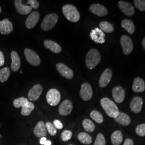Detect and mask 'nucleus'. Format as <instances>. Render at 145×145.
Returning a JSON list of instances; mask_svg holds the SVG:
<instances>
[{"instance_id":"obj_34","label":"nucleus","mask_w":145,"mask_h":145,"mask_svg":"<svg viewBox=\"0 0 145 145\" xmlns=\"http://www.w3.org/2000/svg\"><path fill=\"white\" fill-rule=\"evenodd\" d=\"M29 101H28L27 99L25 97H22L15 99L13 102V105L16 108L18 109L20 108H22Z\"/></svg>"},{"instance_id":"obj_10","label":"nucleus","mask_w":145,"mask_h":145,"mask_svg":"<svg viewBox=\"0 0 145 145\" xmlns=\"http://www.w3.org/2000/svg\"><path fill=\"white\" fill-rule=\"evenodd\" d=\"M90 36L93 42L97 44H103L105 42L104 33L98 27L91 30L90 33Z\"/></svg>"},{"instance_id":"obj_7","label":"nucleus","mask_w":145,"mask_h":145,"mask_svg":"<svg viewBox=\"0 0 145 145\" xmlns=\"http://www.w3.org/2000/svg\"><path fill=\"white\" fill-rule=\"evenodd\" d=\"M120 44L125 55H128L132 52L133 45L130 37L126 35L122 36L120 38Z\"/></svg>"},{"instance_id":"obj_11","label":"nucleus","mask_w":145,"mask_h":145,"mask_svg":"<svg viewBox=\"0 0 145 145\" xmlns=\"http://www.w3.org/2000/svg\"><path fill=\"white\" fill-rule=\"evenodd\" d=\"M73 105L72 102L69 100H64L60 104L59 108V114L63 116H66L71 114L72 112Z\"/></svg>"},{"instance_id":"obj_26","label":"nucleus","mask_w":145,"mask_h":145,"mask_svg":"<svg viewBox=\"0 0 145 145\" xmlns=\"http://www.w3.org/2000/svg\"><path fill=\"white\" fill-rule=\"evenodd\" d=\"M123 140V135L122 132L119 130L114 131L111 136V143L113 145H120Z\"/></svg>"},{"instance_id":"obj_6","label":"nucleus","mask_w":145,"mask_h":145,"mask_svg":"<svg viewBox=\"0 0 145 145\" xmlns=\"http://www.w3.org/2000/svg\"><path fill=\"white\" fill-rule=\"evenodd\" d=\"M24 52L26 60L31 65L38 66L40 64V59L36 52L29 48H25Z\"/></svg>"},{"instance_id":"obj_9","label":"nucleus","mask_w":145,"mask_h":145,"mask_svg":"<svg viewBox=\"0 0 145 145\" xmlns=\"http://www.w3.org/2000/svg\"><path fill=\"white\" fill-rule=\"evenodd\" d=\"M118 5L120 10L125 15L129 17L134 15L135 8L129 2H125L124 1H119Z\"/></svg>"},{"instance_id":"obj_46","label":"nucleus","mask_w":145,"mask_h":145,"mask_svg":"<svg viewBox=\"0 0 145 145\" xmlns=\"http://www.w3.org/2000/svg\"><path fill=\"white\" fill-rule=\"evenodd\" d=\"M51 144H52V143L50 140H47L46 142H45L44 145H51Z\"/></svg>"},{"instance_id":"obj_50","label":"nucleus","mask_w":145,"mask_h":145,"mask_svg":"<svg viewBox=\"0 0 145 145\" xmlns=\"http://www.w3.org/2000/svg\"></svg>"},{"instance_id":"obj_2","label":"nucleus","mask_w":145,"mask_h":145,"mask_svg":"<svg viewBox=\"0 0 145 145\" xmlns=\"http://www.w3.org/2000/svg\"><path fill=\"white\" fill-rule=\"evenodd\" d=\"M101 56L99 52L95 48L91 49L87 53L86 64L89 69H93L101 62Z\"/></svg>"},{"instance_id":"obj_4","label":"nucleus","mask_w":145,"mask_h":145,"mask_svg":"<svg viewBox=\"0 0 145 145\" xmlns=\"http://www.w3.org/2000/svg\"><path fill=\"white\" fill-rule=\"evenodd\" d=\"M58 21V16L55 13L46 16L41 23V28L45 31L51 30L56 25Z\"/></svg>"},{"instance_id":"obj_33","label":"nucleus","mask_w":145,"mask_h":145,"mask_svg":"<svg viewBox=\"0 0 145 145\" xmlns=\"http://www.w3.org/2000/svg\"><path fill=\"white\" fill-rule=\"evenodd\" d=\"M10 75V70L8 67L2 68L0 70V82L7 81Z\"/></svg>"},{"instance_id":"obj_31","label":"nucleus","mask_w":145,"mask_h":145,"mask_svg":"<svg viewBox=\"0 0 145 145\" xmlns=\"http://www.w3.org/2000/svg\"><path fill=\"white\" fill-rule=\"evenodd\" d=\"M100 29L106 33H111L114 31V27L113 25L108 22L103 21L99 24Z\"/></svg>"},{"instance_id":"obj_43","label":"nucleus","mask_w":145,"mask_h":145,"mask_svg":"<svg viewBox=\"0 0 145 145\" xmlns=\"http://www.w3.org/2000/svg\"><path fill=\"white\" fill-rule=\"evenodd\" d=\"M123 145H134V142L133 140L130 138L126 139L125 140L124 142Z\"/></svg>"},{"instance_id":"obj_15","label":"nucleus","mask_w":145,"mask_h":145,"mask_svg":"<svg viewBox=\"0 0 145 145\" xmlns=\"http://www.w3.org/2000/svg\"><path fill=\"white\" fill-rule=\"evenodd\" d=\"M89 10L93 14L99 17L105 16L108 13V11L104 6L97 3H94L90 5Z\"/></svg>"},{"instance_id":"obj_45","label":"nucleus","mask_w":145,"mask_h":145,"mask_svg":"<svg viewBox=\"0 0 145 145\" xmlns=\"http://www.w3.org/2000/svg\"><path fill=\"white\" fill-rule=\"evenodd\" d=\"M142 47H144V48L145 50V37L143 39V40L142 41Z\"/></svg>"},{"instance_id":"obj_12","label":"nucleus","mask_w":145,"mask_h":145,"mask_svg":"<svg viewBox=\"0 0 145 145\" xmlns=\"http://www.w3.org/2000/svg\"><path fill=\"white\" fill-rule=\"evenodd\" d=\"M43 88L40 84H37L30 89L28 93V98L31 101H36L42 95Z\"/></svg>"},{"instance_id":"obj_47","label":"nucleus","mask_w":145,"mask_h":145,"mask_svg":"<svg viewBox=\"0 0 145 145\" xmlns=\"http://www.w3.org/2000/svg\"><path fill=\"white\" fill-rule=\"evenodd\" d=\"M1 11H2V9H1V7H0V13L1 12Z\"/></svg>"},{"instance_id":"obj_30","label":"nucleus","mask_w":145,"mask_h":145,"mask_svg":"<svg viewBox=\"0 0 145 145\" xmlns=\"http://www.w3.org/2000/svg\"><path fill=\"white\" fill-rule=\"evenodd\" d=\"M82 126L84 130L89 133L93 132L95 129V125L90 119H84L82 122Z\"/></svg>"},{"instance_id":"obj_1","label":"nucleus","mask_w":145,"mask_h":145,"mask_svg":"<svg viewBox=\"0 0 145 145\" xmlns=\"http://www.w3.org/2000/svg\"><path fill=\"white\" fill-rule=\"evenodd\" d=\"M101 105L104 111L110 117L115 118L119 114V109L110 99L104 97L101 100Z\"/></svg>"},{"instance_id":"obj_17","label":"nucleus","mask_w":145,"mask_h":145,"mask_svg":"<svg viewBox=\"0 0 145 145\" xmlns=\"http://www.w3.org/2000/svg\"><path fill=\"white\" fill-rule=\"evenodd\" d=\"M143 105V100L140 97H135L130 103V107L131 111L135 114H139L141 112Z\"/></svg>"},{"instance_id":"obj_14","label":"nucleus","mask_w":145,"mask_h":145,"mask_svg":"<svg viewBox=\"0 0 145 145\" xmlns=\"http://www.w3.org/2000/svg\"><path fill=\"white\" fill-rule=\"evenodd\" d=\"M112 71L109 68L106 69L102 73L99 78V87L101 88L105 87L110 82L112 78Z\"/></svg>"},{"instance_id":"obj_38","label":"nucleus","mask_w":145,"mask_h":145,"mask_svg":"<svg viewBox=\"0 0 145 145\" xmlns=\"http://www.w3.org/2000/svg\"><path fill=\"white\" fill-rule=\"evenodd\" d=\"M136 134L140 137L145 136V124H141L135 127Z\"/></svg>"},{"instance_id":"obj_22","label":"nucleus","mask_w":145,"mask_h":145,"mask_svg":"<svg viewBox=\"0 0 145 145\" xmlns=\"http://www.w3.org/2000/svg\"><path fill=\"white\" fill-rule=\"evenodd\" d=\"M11 58L12 62L11 64V69L12 71L16 72L21 67V59L17 52L13 51L11 53Z\"/></svg>"},{"instance_id":"obj_18","label":"nucleus","mask_w":145,"mask_h":145,"mask_svg":"<svg viewBox=\"0 0 145 145\" xmlns=\"http://www.w3.org/2000/svg\"><path fill=\"white\" fill-rule=\"evenodd\" d=\"M40 18V14L38 11H33L26 19L25 22L26 27L29 29H32L35 27Z\"/></svg>"},{"instance_id":"obj_8","label":"nucleus","mask_w":145,"mask_h":145,"mask_svg":"<svg viewBox=\"0 0 145 145\" xmlns=\"http://www.w3.org/2000/svg\"><path fill=\"white\" fill-rule=\"evenodd\" d=\"M93 95V89L91 85L87 82L83 83L80 91L81 98L84 101H88L92 98Z\"/></svg>"},{"instance_id":"obj_5","label":"nucleus","mask_w":145,"mask_h":145,"mask_svg":"<svg viewBox=\"0 0 145 145\" xmlns=\"http://www.w3.org/2000/svg\"><path fill=\"white\" fill-rule=\"evenodd\" d=\"M46 100L48 104L52 106H56L61 100V94L57 89L53 88L47 93Z\"/></svg>"},{"instance_id":"obj_13","label":"nucleus","mask_w":145,"mask_h":145,"mask_svg":"<svg viewBox=\"0 0 145 145\" xmlns=\"http://www.w3.org/2000/svg\"><path fill=\"white\" fill-rule=\"evenodd\" d=\"M57 71L67 79H72L74 76V72L72 70L62 63H58L56 65Z\"/></svg>"},{"instance_id":"obj_19","label":"nucleus","mask_w":145,"mask_h":145,"mask_svg":"<svg viewBox=\"0 0 145 145\" xmlns=\"http://www.w3.org/2000/svg\"><path fill=\"white\" fill-rule=\"evenodd\" d=\"M13 29V25L8 19L5 18L0 21V33L2 35H8L12 32Z\"/></svg>"},{"instance_id":"obj_44","label":"nucleus","mask_w":145,"mask_h":145,"mask_svg":"<svg viewBox=\"0 0 145 145\" xmlns=\"http://www.w3.org/2000/svg\"><path fill=\"white\" fill-rule=\"evenodd\" d=\"M47 139L46 137H42V138L41 139H40V144H41V145H44L45 144V142H46Z\"/></svg>"},{"instance_id":"obj_48","label":"nucleus","mask_w":145,"mask_h":145,"mask_svg":"<svg viewBox=\"0 0 145 145\" xmlns=\"http://www.w3.org/2000/svg\"><path fill=\"white\" fill-rule=\"evenodd\" d=\"M2 137V135H0V138H1Z\"/></svg>"},{"instance_id":"obj_25","label":"nucleus","mask_w":145,"mask_h":145,"mask_svg":"<svg viewBox=\"0 0 145 145\" xmlns=\"http://www.w3.org/2000/svg\"><path fill=\"white\" fill-rule=\"evenodd\" d=\"M132 90L135 93H141L145 90L144 81L139 77L135 78L132 85Z\"/></svg>"},{"instance_id":"obj_16","label":"nucleus","mask_w":145,"mask_h":145,"mask_svg":"<svg viewBox=\"0 0 145 145\" xmlns=\"http://www.w3.org/2000/svg\"><path fill=\"white\" fill-rule=\"evenodd\" d=\"M112 96L116 103H122L124 101L125 97V93L124 88L120 86H117L113 88Z\"/></svg>"},{"instance_id":"obj_39","label":"nucleus","mask_w":145,"mask_h":145,"mask_svg":"<svg viewBox=\"0 0 145 145\" xmlns=\"http://www.w3.org/2000/svg\"><path fill=\"white\" fill-rule=\"evenodd\" d=\"M135 7L141 11H145V0L133 1Z\"/></svg>"},{"instance_id":"obj_27","label":"nucleus","mask_w":145,"mask_h":145,"mask_svg":"<svg viewBox=\"0 0 145 145\" xmlns=\"http://www.w3.org/2000/svg\"><path fill=\"white\" fill-rule=\"evenodd\" d=\"M121 26L124 28L125 30L127 31V32L130 34H133L135 31V26L133 23L132 21L125 19L121 22Z\"/></svg>"},{"instance_id":"obj_41","label":"nucleus","mask_w":145,"mask_h":145,"mask_svg":"<svg viewBox=\"0 0 145 145\" xmlns=\"http://www.w3.org/2000/svg\"><path fill=\"white\" fill-rule=\"evenodd\" d=\"M53 125L57 129H59V130L62 129L63 127V125L62 124V123L61 122V121H60L59 120H57V119H56L54 120Z\"/></svg>"},{"instance_id":"obj_36","label":"nucleus","mask_w":145,"mask_h":145,"mask_svg":"<svg viewBox=\"0 0 145 145\" xmlns=\"http://www.w3.org/2000/svg\"><path fill=\"white\" fill-rule=\"evenodd\" d=\"M72 132L69 130H64L61 134V139L63 141H68L72 137Z\"/></svg>"},{"instance_id":"obj_23","label":"nucleus","mask_w":145,"mask_h":145,"mask_svg":"<svg viewBox=\"0 0 145 145\" xmlns=\"http://www.w3.org/2000/svg\"><path fill=\"white\" fill-rule=\"evenodd\" d=\"M114 119L116 122L124 126L129 125L131 121L130 116L128 114L122 112H119L117 117H116Z\"/></svg>"},{"instance_id":"obj_3","label":"nucleus","mask_w":145,"mask_h":145,"mask_svg":"<svg viewBox=\"0 0 145 145\" xmlns=\"http://www.w3.org/2000/svg\"><path fill=\"white\" fill-rule=\"evenodd\" d=\"M62 12L68 21L77 22L80 18V14L75 7L71 5H66L62 7Z\"/></svg>"},{"instance_id":"obj_35","label":"nucleus","mask_w":145,"mask_h":145,"mask_svg":"<svg viewBox=\"0 0 145 145\" xmlns=\"http://www.w3.org/2000/svg\"><path fill=\"white\" fill-rule=\"evenodd\" d=\"M45 126L46 128L47 131L49 133V134L52 135L54 136L57 133V130L54 126V125L51 123V122H47L45 124Z\"/></svg>"},{"instance_id":"obj_21","label":"nucleus","mask_w":145,"mask_h":145,"mask_svg":"<svg viewBox=\"0 0 145 145\" xmlns=\"http://www.w3.org/2000/svg\"><path fill=\"white\" fill-rule=\"evenodd\" d=\"M33 132L37 137H45V136L47 135V131L44 122L42 121H39L38 122L34 128Z\"/></svg>"},{"instance_id":"obj_37","label":"nucleus","mask_w":145,"mask_h":145,"mask_svg":"<svg viewBox=\"0 0 145 145\" xmlns=\"http://www.w3.org/2000/svg\"><path fill=\"white\" fill-rule=\"evenodd\" d=\"M106 140L103 135L102 133H99L97 135L95 141L93 145H105Z\"/></svg>"},{"instance_id":"obj_28","label":"nucleus","mask_w":145,"mask_h":145,"mask_svg":"<svg viewBox=\"0 0 145 145\" xmlns=\"http://www.w3.org/2000/svg\"><path fill=\"white\" fill-rule=\"evenodd\" d=\"M78 140L84 145H89L92 142V138L86 132H81L78 135Z\"/></svg>"},{"instance_id":"obj_49","label":"nucleus","mask_w":145,"mask_h":145,"mask_svg":"<svg viewBox=\"0 0 145 145\" xmlns=\"http://www.w3.org/2000/svg\"><path fill=\"white\" fill-rule=\"evenodd\" d=\"M0 127H1V124H0Z\"/></svg>"},{"instance_id":"obj_40","label":"nucleus","mask_w":145,"mask_h":145,"mask_svg":"<svg viewBox=\"0 0 145 145\" xmlns=\"http://www.w3.org/2000/svg\"><path fill=\"white\" fill-rule=\"evenodd\" d=\"M27 4L29 5L32 8L37 9L39 7V3L36 0H29L27 2Z\"/></svg>"},{"instance_id":"obj_24","label":"nucleus","mask_w":145,"mask_h":145,"mask_svg":"<svg viewBox=\"0 0 145 145\" xmlns=\"http://www.w3.org/2000/svg\"><path fill=\"white\" fill-rule=\"evenodd\" d=\"M45 47L54 53L58 54L61 52L62 48L56 42L51 40H45L44 42Z\"/></svg>"},{"instance_id":"obj_29","label":"nucleus","mask_w":145,"mask_h":145,"mask_svg":"<svg viewBox=\"0 0 145 145\" xmlns=\"http://www.w3.org/2000/svg\"><path fill=\"white\" fill-rule=\"evenodd\" d=\"M35 109V105L31 102H28L22 108L21 114L23 116H28L31 114Z\"/></svg>"},{"instance_id":"obj_32","label":"nucleus","mask_w":145,"mask_h":145,"mask_svg":"<svg viewBox=\"0 0 145 145\" xmlns=\"http://www.w3.org/2000/svg\"><path fill=\"white\" fill-rule=\"evenodd\" d=\"M90 117L98 124H102L104 121L103 116L97 110H93L90 114Z\"/></svg>"},{"instance_id":"obj_20","label":"nucleus","mask_w":145,"mask_h":145,"mask_svg":"<svg viewBox=\"0 0 145 145\" xmlns=\"http://www.w3.org/2000/svg\"><path fill=\"white\" fill-rule=\"evenodd\" d=\"M14 5L17 11L21 15H27L31 12L32 9L30 5H23L21 0H16Z\"/></svg>"},{"instance_id":"obj_42","label":"nucleus","mask_w":145,"mask_h":145,"mask_svg":"<svg viewBox=\"0 0 145 145\" xmlns=\"http://www.w3.org/2000/svg\"><path fill=\"white\" fill-rule=\"evenodd\" d=\"M5 62V59L4 57V54L2 52L0 51V67L3 66Z\"/></svg>"}]
</instances>
